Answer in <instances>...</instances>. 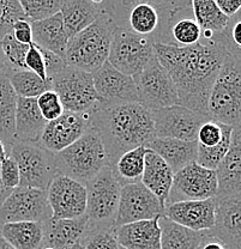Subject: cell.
<instances>
[{
  "label": "cell",
  "mask_w": 241,
  "mask_h": 249,
  "mask_svg": "<svg viewBox=\"0 0 241 249\" xmlns=\"http://www.w3.org/2000/svg\"><path fill=\"white\" fill-rule=\"evenodd\" d=\"M25 18L18 0H0V41L12 33L17 20Z\"/></svg>",
  "instance_id": "obj_41"
},
{
  "label": "cell",
  "mask_w": 241,
  "mask_h": 249,
  "mask_svg": "<svg viewBox=\"0 0 241 249\" xmlns=\"http://www.w3.org/2000/svg\"><path fill=\"white\" fill-rule=\"evenodd\" d=\"M0 74H7V76L10 74V70H9V67H7L6 60H5V56H4V53H2L1 46H0Z\"/></svg>",
  "instance_id": "obj_50"
},
{
  "label": "cell",
  "mask_w": 241,
  "mask_h": 249,
  "mask_svg": "<svg viewBox=\"0 0 241 249\" xmlns=\"http://www.w3.org/2000/svg\"><path fill=\"white\" fill-rule=\"evenodd\" d=\"M121 249H124V248H121Z\"/></svg>",
  "instance_id": "obj_55"
},
{
  "label": "cell",
  "mask_w": 241,
  "mask_h": 249,
  "mask_svg": "<svg viewBox=\"0 0 241 249\" xmlns=\"http://www.w3.org/2000/svg\"><path fill=\"white\" fill-rule=\"evenodd\" d=\"M0 176L4 186L10 191L19 187V168L16 160L10 155L0 164Z\"/></svg>",
  "instance_id": "obj_45"
},
{
  "label": "cell",
  "mask_w": 241,
  "mask_h": 249,
  "mask_svg": "<svg viewBox=\"0 0 241 249\" xmlns=\"http://www.w3.org/2000/svg\"><path fill=\"white\" fill-rule=\"evenodd\" d=\"M115 30L112 18L103 10V14L90 27L69 38L65 54L67 66L95 73L108 61Z\"/></svg>",
  "instance_id": "obj_4"
},
{
  "label": "cell",
  "mask_w": 241,
  "mask_h": 249,
  "mask_svg": "<svg viewBox=\"0 0 241 249\" xmlns=\"http://www.w3.org/2000/svg\"><path fill=\"white\" fill-rule=\"evenodd\" d=\"M17 101L18 96L7 74H0V140L5 144L7 152L15 142Z\"/></svg>",
  "instance_id": "obj_30"
},
{
  "label": "cell",
  "mask_w": 241,
  "mask_h": 249,
  "mask_svg": "<svg viewBox=\"0 0 241 249\" xmlns=\"http://www.w3.org/2000/svg\"><path fill=\"white\" fill-rule=\"evenodd\" d=\"M88 218L48 219L43 223V247L54 249H79L87 230Z\"/></svg>",
  "instance_id": "obj_21"
},
{
  "label": "cell",
  "mask_w": 241,
  "mask_h": 249,
  "mask_svg": "<svg viewBox=\"0 0 241 249\" xmlns=\"http://www.w3.org/2000/svg\"><path fill=\"white\" fill-rule=\"evenodd\" d=\"M210 120L241 127V59L225 54L208 102Z\"/></svg>",
  "instance_id": "obj_6"
},
{
  "label": "cell",
  "mask_w": 241,
  "mask_h": 249,
  "mask_svg": "<svg viewBox=\"0 0 241 249\" xmlns=\"http://www.w3.org/2000/svg\"><path fill=\"white\" fill-rule=\"evenodd\" d=\"M53 219H77L85 216L87 188L78 181L56 174L47 189Z\"/></svg>",
  "instance_id": "obj_16"
},
{
  "label": "cell",
  "mask_w": 241,
  "mask_h": 249,
  "mask_svg": "<svg viewBox=\"0 0 241 249\" xmlns=\"http://www.w3.org/2000/svg\"><path fill=\"white\" fill-rule=\"evenodd\" d=\"M208 233L227 249H241V194L216 198L215 225Z\"/></svg>",
  "instance_id": "obj_19"
},
{
  "label": "cell",
  "mask_w": 241,
  "mask_h": 249,
  "mask_svg": "<svg viewBox=\"0 0 241 249\" xmlns=\"http://www.w3.org/2000/svg\"><path fill=\"white\" fill-rule=\"evenodd\" d=\"M0 46H1L10 73L27 70L25 69V56L30 48L29 45H23L18 42L12 34H9L0 41Z\"/></svg>",
  "instance_id": "obj_37"
},
{
  "label": "cell",
  "mask_w": 241,
  "mask_h": 249,
  "mask_svg": "<svg viewBox=\"0 0 241 249\" xmlns=\"http://www.w3.org/2000/svg\"><path fill=\"white\" fill-rule=\"evenodd\" d=\"M9 155L19 168V187L47 192L56 176V155L34 142H14Z\"/></svg>",
  "instance_id": "obj_8"
},
{
  "label": "cell",
  "mask_w": 241,
  "mask_h": 249,
  "mask_svg": "<svg viewBox=\"0 0 241 249\" xmlns=\"http://www.w3.org/2000/svg\"><path fill=\"white\" fill-rule=\"evenodd\" d=\"M7 156H9V152H7L6 146H5L4 142L0 140V164L4 162V160L7 157Z\"/></svg>",
  "instance_id": "obj_51"
},
{
  "label": "cell",
  "mask_w": 241,
  "mask_h": 249,
  "mask_svg": "<svg viewBox=\"0 0 241 249\" xmlns=\"http://www.w3.org/2000/svg\"><path fill=\"white\" fill-rule=\"evenodd\" d=\"M11 193L12 191H10V189H7L6 187L4 186V183H2L1 181V176H0V206L4 204V201L9 198V196Z\"/></svg>",
  "instance_id": "obj_49"
},
{
  "label": "cell",
  "mask_w": 241,
  "mask_h": 249,
  "mask_svg": "<svg viewBox=\"0 0 241 249\" xmlns=\"http://www.w3.org/2000/svg\"><path fill=\"white\" fill-rule=\"evenodd\" d=\"M52 90L60 97L64 110L72 113H92L102 107L95 90L93 74L66 66L51 78Z\"/></svg>",
  "instance_id": "obj_9"
},
{
  "label": "cell",
  "mask_w": 241,
  "mask_h": 249,
  "mask_svg": "<svg viewBox=\"0 0 241 249\" xmlns=\"http://www.w3.org/2000/svg\"><path fill=\"white\" fill-rule=\"evenodd\" d=\"M79 249H84V248H83V247H80V248H79Z\"/></svg>",
  "instance_id": "obj_54"
},
{
  "label": "cell",
  "mask_w": 241,
  "mask_h": 249,
  "mask_svg": "<svg viewBox=\"0 0 241 249\" xmlns=\"http://www.w3.org/2000/svg\"><path fill=\"white\" fill-rule=\"evenodd\" d=\"M214 42L219 43L227 54L241 59V10L229 18L225 29L215 36Z\"/></svg>",
  "instance_id": "obj_35"
},
{
  "label": "cell",
  "mask_w": 241,
  "mask_h": 249,
  "mask_svg": "<svg viewBox=\"0 0 241 249\" xmlns=\"http://www.w3.org/2000/svg\"><path fill=\"white\" fill-rule=\"evenodd\" d=\"M147 149L156 152L173 170L178 173L183 168L192 164L197 160L198 142H184L179 139L155 138L147 146Z\"/></svg>",
  "instance_id": "obj_25"
},
{
  "label": "cell",
  "mask_w": 241,
  "mask_h": 249,
  "mask_svg": "<svg viewBox=\"0 0 241 249\" xmlns=\"http://www.w3.org/2000/svg\"><path fill=\"white\" fill-rule=\"evenodd\" d=\"M107 165L110 160L105 145L94 127L71 146L56 154V173L84 186Z\"/></svg>",
  "instance_id": "obj_5"
},
{
  "label": "cell",
  "mask_w": 241,
  "mask_h": 249,
  "mask_svg": "<svg viewBox=\"0 0 241 249\" xmlns=\"http://www.w3.org/2000/svg\"><path fill=\"white\" fill-rule=\"evenodd\" d=\"M12 35L16 38L18 42L23 45H32L33 43V30L32 24L27 18L17 20L12 28Z\"/></svg>",
  "instance_id": "obj_46"
},
{
  "label": "cell",
  "mask_w": 241,
  "mask_h": 249,
  "mask_svg": "<svg viewBox=\"0 0 241 249\" xmlns=\"http://www.w3.org/2000/svg\"><path fill=\"white\" fill-rule=\"evenodd\" d=\"M154 52L174 82L179 105L209 118L210 92L227 54L224 49L217 42H198L190 47L154 45Z\"/></svg>",
  "instance_id": "obj_1"
},
{
  "label": "cell",
  "mask_w": 241,
  "mask_h": 249,
  "mask_svg": "<svg viewBox=\"0 0 241 249\" xmlns=\"http://www.w3.org/2000/svg\"><path fill=\"white\" fill-rule=\"evenodd\" d=\"M147 147L139 146L125 152L118 158L112 169L121 185L139 183L144 173Z\"/></svg>",
  "instance_id": "obj_33"
},
{
  "label": "cell",
  "mask_w": 241,
  "mask_h": 249,
  "mask_svg": "<svg viewBox=\"0 0 241 249\" xmlns=\"http://www.w3.org/2000/svg\"><path fill=\"white\" fill-rule=\"evenodd\" d=\"M60 14L67 37L71 38L90 27L103 14L102 0H66Z\"/></svg>",
  "instance_id": "obj_24"
},
{
  "label": "cell",
  "mask_w": 241,
  "mask_h": 249,
  "mask_svg": "<svg viewBox=\"0 0 241 249\" xmlns=\"http://www.w3.org/2000/svg\"><path fill=\"white\" fill-rule=\"evenodd\" d=\"M151 111L156 138L179 139L184 142H196L199 128L210 120L183 106L156 109Z\"/></svg>",
  "instance_id": "obj_14"
},
{
  "label": "cell",
  "mask_w": 241,
  "mask_h": 249,
  "mask_svg": "<svg viewBox=\"0 0 241 249\" xmlns=\"http://www.w3.org/2000/svg\"><path fill=\"white\" fill-rule=\"evenodd\" d=\"M0 233L16 249H42V222L9 223L0 228Z\"/></svg>",
  "instance_id": "obj_32"
},
{
  "label": "cell",
  "mask_w": 241,
  "mask_h": 249,
  "mask_svg": "<svg viewBox=\"0 0 241 249\" xmlns=\"http://www.w3.org/2000/svg\"><path fill=\"white\" fill-rule=\"evenodd\" d=\"M90 128L92 113H72L65 110L60 118L47 123L37 142L56 155L71 146Z\"/></svg>",
  "instance_id": "obj_17"
},
{
  "label": "cell",
  "mask_w": 241,
  "mask_h": 249,
  "mask_svg": "<svg viewBox=\"0 0 241 249\" xmlns=\"http://www.w3.org/2000/svg\"><path fill=\"white\" fill-rule=\"evenodd\" d=\"M133 80L139 103L149 110L180 106L174 82L156 56L133 76Z\"/></svg>",
  "instance_id": "obj_10"
},
{
  "label": "cell",
  "mask_w": 241,
  "mask_h": 249,
  "mask_svg": "<svg viewBox=\"0 0 241 249\" xmlns=\"http://www.w3.org/2000/svg\"><path fill=\"white\" fill-rule=\"evenodd\" d=\"M82 246L84 249H121L114 228H88Z\"/></svg>",
  "instance_id": "obj_40"
},
{
  "label": "cell",
  "mask_w": 241,
  "mask_h": 249,
  "mask_svg": "<svg viewBox=\"0 0 241 249\" xmlns=\"http://www.w3.org/2000/svg\"><path fill=\"white\" fill-rule=\"evenodd\" d=\"M92 127L102 139L111 167L121 155L136 147H147L156 138L151 111L139 102L101 107L92 111Z\"/></svg>",
  "instance_id": "obj_3"
},
{
  "label": "cell",
  "mask_w": 241,
  "mask_h": 249,
  "mask_svg": "<svg viewBox=\"0 0 241 249\" xmlns=\"http://www.w3.org/2000/svg\"><path fill=\"white\" fill-rule=\"evenodd\" d=\"M93 79L102 107L139 102L133 77L119 72L108 61L93 73Z\"/></svg>",
  "instance_id": "obj_18"
},
{
  "label": "cell",
  "mask_w": 241,
  "mask_h": 249,
  "mask_svg": "<svg viewBox=\"0 0 241 249\" xmlns=\"http://www.w3.org/2000/svg\"><path fill=\"white\" fill-rule=\"evenodd\" d=\"M7 77L18 97L37 98L43 92L52 89L51 82L41 79L37 74L28 70L11 72Z\"/></svg>",
  "instance_id": "obj_34"
},
{
  "label": "cell",
  "mask_w": 241,
  "mask_h": 249,
  "mask_svg": "<svg viewBox=\"0 0 241 249\" xmlns=\"http://www.w3.org/2000/svg\"><path fill=\"white\" fill-rule=\"evenodd\" d=\"M232 132L233 127H228L227 131H225L223 139L220 142L217 146L206 147L199 146L198 145V154H197V160L199 165L206 168V169L216 170L219 168L220 163L222 162V160L224 158V156L227 155L228 150L230 146V140H232Z\"/></svg>",
  "instance_id": "obj_39"
},
{
  "label": "cell",
  "mask_w": 241,
  "mask_h": 249,
  "mask_svg": "<svg viewBox=\"0 0 241 249\" xmlns=\"http://www.w3.org/2000/svg\"><path fill=\"white\" fill-rule=\"evenodd\" d=\"M102 7L116 29H123L151 41L154 45L172 46L170 31L185 17H194L188 0H110Z\"/></svg>",
  "instance_id": "obj_2"
},
{
  "label": "cell",
  "mask_w": 241,
  "mask_h": 249,
  "mask_svg": "<svg viewBox=\"0 0 241 249\" xmlns=\"http://www.w3.org/2000/svg\"><path fill=\"white\" fill-rule=\"evenodd\" d=\"M0 249H16V248L12 247V246L10 245L4 237H2L1 233H0Z\"/></svg>",
  "instance_id": "obj_52"
},
{
  "label": "cell",
  "mask_w": 241,
  "mask_h": 249,
  "mask_svg": "<svg viewBox=\"0 0 241 249\" xmlns=\"http://www.w3.org/2000/svg\"><path fill=\"white\" fill-rule=\"evenodd\" d=\"M85 188L88 228H114L123 185L112 167L103 168L85 185Z\"/></svg>",
  "instance_id": "obj_7"
},
{
  "label": "cell",
  "mask_w": 241,
  "mask_h": 249,
  "mask_svg": "<svg viewBox=\"0 0 241 249\" xmlns=\"http://www.w3.org/2000/svg\"><path fill=\"white\" fill-rule=\"evenodd\" d=\"M159 219L160 217L114 228L120 247L124 249H161Z\"/></svg>",
  "instance_id": "obj_23"
},
{
  "label": "cell",
  "mask_w": 241,
  "mask_h": 249,
  "mask_svg": "<svg viewBox=\"0 0 241 249\" xmlns=\"http://www.w3.org/2000/svg\"><path fill=\"white\" fill-rule=\"evenodd\" d=\"M163 216L194 231H208L215 225L216 198L167 205Z\"/></svg>",
  "instance_id": "obj_20"
},
{
  "label": "cell",
  "mask_w": 241,
  "mask_h": 249,
  "mask_svg": "<svg viewBox=\"0 0 241 249\" xmlns=\"http://www.w3.org/2000/svg\"><path fill=\"white\" fill-rule=\"evenodd\" d=\"M216 5L228 18L235 16L241 10V0H216Z\"/></svg>",
  "instance_id": "obj_47"
},
{
  "label": "cell",
  "mask_w": 241,
  "mask_h": 249,
  "mask_svg": "<svg viewBox=\"0 0 241 249\" xmlns=\"http://www.w3.org/2000/svg\"><path fill=\"white\" fill-rule=\"evenodd\" d=\"M216 198L241 194V127L233 128L229 150L216 169Z\"/></svg>",
  "instance_id": "obj_22"
},
{
  "label": "cell",
  "mask_w": 241,
  "mask_h": 249,
  "mask_svg": "<svg viewBox=\"0 0 241 249\" xmlns=\"http://www.w3.org/2000/svg\"><path fill=\"white\" fill-rule=\"evenodd\" d=\"M174 173L156 152L147 149L144 173L141 182L156 196L165 206L173 185Z\"/></svg>",
  "instance_id": "obj_26"
},
{
  "label": "cell",
  "mask_w": 241,
  "mask_h": 249,
  "mask_svg": "<svg viewBox=\"0 0 241 249\" xmlns=\"http://www.w3.org/2000/svg\"><path fill=\"white\" fill-rule=\"evenodd\" d=\"M25 69L37 74L41 79L49 82L47 76V69H46L45 56H43L42 49L35 43L30 45L27 56H25Z\"/></svg>",
  "instance_id": "obj_44"
},
{
  "label": "cell",
  "mask_w": 241,
  "mask_h": 249,
  "mask_svg": "<svg viewBox=\"0 0 241 249\" xmlns=\"http://www.w3.org/2000/svg\"><path fill=\"white\" fill-rule=\"evenodd\" d=\"M193 16L202 30V43L214 42L215 36L225 29L229 18L222 14L215 0H192Z\"/></svg>",
  "instance_id": "obj_29"
},
{
  "label": "cell",
  "mask_w": 241,
  "mask_h": 249,
  "mask_svg": "<svg viewBox=\"0 0 241 249\" xmlns=\"http://www.w3.org/2000/svg\"><path fill=\"white\" fill-rule=\"evenodd\" d=\"M154 58L151 41L123 29L114 31L108 62L119 72L130 77L136 76Z\"/></svg>",
  "instance_id": "obj_11"
},
{
  "label": "cell",
  "mask_w": 241,
  "mask_h": 249,
  "mask_svg": "<svg viewBox=\"0 0 241 249\" xmlns=\"http://www.w3.org/2000/svg\"><path fill=\"white\" fill-rule=\"evenodd\" d=\"M51 218L47 192L41 189L17 187L0 206V228L9 223H45Z\"/></svg>",
  "instance_id": "obj_12"
},
{
  "label": "cell",
  "mask_w": 241,
  "mask_h": 249,
  "mask_svg": "<svg viewBox=\"0 0 241 249\" xmlns=\"http://www.w3.org/2000/svg\"><path fill=\"white\" fill-rule=\"evenodd\" d=\"M217 191L216 170L206 169L194 162L174 174L172 188L165 206L180 201L216 198Z\"/></svg>",
  "instance_id": "obj_13"
},
{
  "label": "cell",
  "mask_w": 241,
  "mask_h": 249,
  "mask_svg": "<svg viewBox=\"0 0 241 249\" xmlns=\"http://www.w3.org/2000/svg\"><path fill=\"white\" fill-rule=\"evenodd\" d=\"M165 206L143 183H131L121 188L114 228L130 223L162 217Z\"/></svg>",
  "instance_id": "obj_15"
},
{
  "label": "cell",
  "mask_w": 241,
  "mask_h": 249,
  "mask_svg": "<svg viewBox=\"0 0 241 249\" xmlns=\"http://www.w3.org/2000/svg\"><path fill=\"white\" fill-rule=\"evenodd\" d=\"M228 127H229L228 124L217 123L214 120L205 121L202 124L198 134H197V142L199 146L206 147V149L217 146L223 139Z\"/></svg>",
  "instance_id": "obj_42"
},
{
  "label": "cell",
  "mask_w": 241,
  "mask_h": 249,
  "mask_svg": "<svg viewBox=\"0 0 241 249\" xmlns=\"http://www.w3.org/2000/svg\"><path fill=\"white\" fill-rule=\"evenodd\" d=\"M202 30L194 17L181 18L170 31L172 46L190 47L201 42Z\"/></svg>",
  "instance_id": "obj_36"
},
{
  "label": "cell",
  "mask_w": 241,
  "mask_h": 249,
  "mask_svg": "<svg viewBox=\"0 0 241 249\" xmlns=\"http://www.w3.org/2000/svg\"><path fill=\"white\" fill-rule=\"evenodd\" d=\"M161 249H197L205 231H194L173 222L166 216L160 217Z\"/></svg>",
  "instance_id": "obj_31"
},
{
  "label": "cell",
  "mask_w": 241,
  "mask_h": 249,
  "mask_svg": "<svg viewBox=\"0 0 241 249\" xmlns=\"http://www.w3.org/2000/svg\"><path fill=\"white\" fill-rule=\"evenodd\" d=\"M42 249H54V248H49V247H43Z\"/></svg>",
  "instance_id": "obj_53"
},
{
  "label": "cell",
  "mask_w": 241,
  "mask_h": 249,
  "mask_svg": "<svg viewBox=\"0 0 241 249\" xmlns=\"http://www.w3.org/2000/svg\"><path fill=\"white\" fill-rule=\"evenodd\" d=\"M37 106L40 109L41 114H42L43 119H45L47 123L56 120L58 118H60L64 114V107L63 103H61L60 97L58 96L54 90H47L46 92H43L42 95L38 96L37 98Z\"/></svg>",
  "instance_id": "obj_43"
},
{
  "label": "cell",
  "mask_w": 241,
  "mask_h": 249,
  "mask_svg": "<svg viewBox=\"0 0 241 249\" xmlns=\"http://www.w3.org/2000/svg\"><path fill=\"white\" fill-rule=\"evenodd\" d=\"M46 124L36 98L18 97L15 142H37Z\"/></svg>",
  "instance_id": "obj_28"
},
{
  "label": "cell",
  "mask_w": 241,
  "mask_h": 249,
  "mask_svg": "<svg viewBox=\"0 0 241 249\" xmlns=\"http://www.w3.org/2000/svg\"><path fill=\"white\" fill-rule=\"evenodd\" d=\"M25 18L30 22H40L59 14L63 0H20Z\"/></svg>",
  "instance_id": "obj_38"
},
{
  "label": "cell",
  "mask_w": 241,
  "mask_h": 249,
  "mask_svg": "<svg viewBox=\"0 0 241 249\" xmlns=\"http://www.w3.org/2000/svg\"><path fill=\"white\" fill-rule=\"evenodd\" d=\"M197 249H227V248L224 247V245L221 242V241H219L216 237L209 235L208 231H205V236H204L201 246H199Z\"/></svg>",
  "instance_id": "obj_48"
},
{
  "label": "cell",
  "mask_w": 241,
  "mask_h": 249,
  "mask_svg": "<svg viewBox=\"0 0 241 249\" xmlns=\"http://www.w3.org/2000/svg\"><path fill=\"white\" fill-rule=\"evenodd\" d=\"M30 24L33 30V43L65 59L69 37L65 31L60 12L40 22H30Z\"/></svg>",
  "instance_id": "obj_27"
}]
</instances>
